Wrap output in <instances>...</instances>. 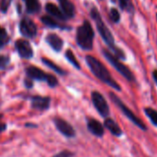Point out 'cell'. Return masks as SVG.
Returning a JSON list of instances; mask_svg holds the SVG:
<instances>
[{"mask_svg":"<svg viewBox=\"0 0 157 157\" xmlns=\"http://www.w3.org/2000/svg\"><path fill=\"white\" fill-rule=\"evenodd\" d=\"M24 83H25V86H26L28 88H30V87H32V86H33L32 81H31V79H30V78H29V79H25Z\"/></svg>","mask_w":157,"mask_h":157,"instance_id":"obj_29","label":"cell"},{"mask_svg":"<svg viewBox=\"0 0 157 157\" xmlns=\"http://www.w3.org/2000/svg\"><path fill=\"white\" fill-rule=\"evenodd\" d=\"M156 20H157V13H156Z\"/></svg>","mask_w":157,"mask_h":157,"instance_id":"obj_35","label":"cell"},{"mask_svg":"<svg viewBox=\"0 0 157 157\" xmlns=\"http://www.w3.org/2000/svg\"><path fill=\"white\" fill-rule=\"evenodd\" d=\"M54 124L57 128V130L63 134L64 136L68 137V138H72L75 137V132L74 130V128L64 120L60 119V118H55L54 119Z\"/></svg>","mask_w":157,"mask_h":157,"instance_id":"obj_9","label":"cell"},{"mask_svg":"<svg viewBox=\"0 0 157 157\" xmlns=\"http://www.w3.org/2000/svg\"><path fill=\"white\" fill-rule=\"evenodd\" d=\"M104 128H106L112 135H114L116 137H120L122 135V131L120 128L119 124L112 119L106 118V120L104 121Z\"/></svg>","mask_w":157,"mask_h":157,"instance_id":"obj_13","label":"cell"},{"mask_svg":"<svg viewBox=\"0 0 157 157\" xmlns=\"http://www.w3.org/2000/svg\"><path fill=\"white\" fill-rule=\"evenodd\" d=\"M51 104L50 98H43V97H32L31 98V107L36 109L44 110L49 109Z\"/></svg>","mask_w":157,"mask_h":157,"instance_id":"obj_11","label":"cell"},{"mask_svg":"<svg viewBox=\"0 0 157 157\" xmlns=\"http://www.w3.org/2000/svg\"><path fill=\"white\" fill-rule=\"evenodd\" d=\"M1 118H2V116H1V115H0V119H1Z\"/></svg>","mask_w":157,"mask_h":157,"instance_id":"obj_34","label":"cell"},{"mask_svg":"<svg viewBox=\"0 0 157 157\" xmlns=\"http://www.w3.org/2000/svg\"><path fill=\"white\" fill-rule=\"evenodd\" d=\"M9 57L5 55H0V69H5L9 63Z\"/></svg>","mask_w":157,"mask_h":157,"instance_id":"obj_26","label":"cell"},{"mask_svg":"<svg viewBox=\"0 0 157 157\" xmlns=\"http://www.w3.org/2000/svg\"><path fill=\"white\" fill-rule=\"evenodd\" d=\"M6 125L5 123H2V124H0V132H4V131L6 130Z\"/></svg>","mask_w":157,"mask_h":157,"instance_id":"obj_31","label":"cell"},{"mask_svg":"<svg viewBox=\"0 0 157 157\" xmlns=\"http://www.w3.org/2000/svg\"><path fill=\"white\" fill-rule=\"evenodd\" d=\"M119 5L122 10L130 12L132 14L134 13V7L132 0H119Z\"/></svg>","mask_w":157,"mask_h":157,"instance_id":"obj_18","label":"cell"},{"mask_svg":"<svg viewBox=\"0 0 157 157\" xmlns=\"http://www.w3.org/2000/svg\"><path fill=\"white\" fill-rule=\"evenodd\" d=\"M20 33L26 38H34L37 34V27L29 18H23L19 23Z\"/></svg>","mask_w":157,"mask_h":157,"instance_id":"obj_7","label":"cell"},{"mask_svg":"<svg viewBox=\"0 0 157 157\" xmlns=\"http://www.w3.org/2000/svg\"><path fill=\"white\" fill-rule=\"evenodd\" d=\"M109 17L111 19V21H113L114 23H119L121 20V14L118 11V9L116 8H111L110 12H109Z\"/></svg>","mask_w":157,"mask_h":157,"instance_id":"obj_23","label":"cell"},{"mask_svg":"<svg viewBox=\"0 0 157 157\" xmlns=\"http://www.w3.org/2000/svg\"><path fill=\"white\" fill-rule=\"evenodd\" d=\"M74 156V154L72 152H69V151H62L61 153L53 155L52 157H73Z\"/></svg>","mask_w":157,"mask_h":157,"instance_id":"obj_27","label":"cell"},{"mask_svg":"<svg viewBox=\"0 0 157 157\" xmlns=\"http://www.w3.org/2000/svg\"><path fill=\"white\" fill-rule=\"evenodd\" d=\"M12 0H1L0 1V10L3 13H6L11 4Z\"/></svg>","mask_w":157,"mask_h":157,"instance_id":"obj_25","label":"cell"},{"mask_svg":"<svg viewBox=\"0 0 157 157\" xmlns=\"http://www.w3.org/2000/svg\"><path fill=\"white\" fill-rule=\"evenodd\" d=\"M103 54L105 56V58L110 63V64L124 77L126 78L128 81L130 82H134L135 81V77L134 75L132 74V72L130 70V68H128L124 63H122L119 58H117L112 52L107 51V50H103Z\"/></svg>","mask_w":157,"mask_h":157,"instance_id":"obj_4","label":"cell"},{"mask_svg":"<svg viewBox=\"0 0 157 157\" xmlns=\"http://www.w3.org/2000/svg\"><path fill=\"white\" fill-rule=\"evenodd\" d=\"M25 2H26V8L28 13L34 14L40 11V4L39 0H25Z\"/></svg>","mask_w":157,"mask_h":157,"instance_id":"obj_17","label":"cell"},{"mask_svg":"<svg viewBox=\"0 0 157 157\" xmlns=\"http://www.w3.org/2000/svg\"><path fill=\"white\" fill-rule=\"evenodd\" d=\"M42 63L45 64V65H47L49 68H51V69H52L54 72H56L57 74H59V75H64L65 74V72L62 69V68H60L58 65H56L54 63H52V61H50V60H48V59H46V58H42Z\"/></svg>","mask_w":157,"mask_h":157,"instance_id":"obj_19","label":"cell"},{"mask_svg":"<svg viewBox=\"0 0 157 157\" xmlns=\"http://www.w3.org/2000/svg\"><path fill=\"white\" fill-rule=\"evenodd\" d=\"M26 74L29 78L38 80V81H46L48 74L44 73L40 68H37L35 66H29L26 69Z\"/></svg>","mask_w":157,"mask_h":157,"instance_id":"obj_10","label":"cell"},{"mask_svg":"<svg viewBox=\"0 0 157 157\" xmlns=\"http://www.w3.org/2000/svg\"><path fill=\"white\" fill-rule=\"evenodd\" d=\"M46 41L56 52H60L63 45V40L56 34H49L46 37Z\"/></svg>","mask_w":157,"mask_h":157,"instance_id":"obj_14","label":"cell"},{"mask_svg":"<svg viewBox=\"0 0 157 157\" xmlns=\"http://www.w3.org/2000/svg\"><path fill=\"white\" fill-rule=\"evenodd\" d=\"M16 49L21 58L30 59L33 56V50L29 42L25 40H17L16 41Z\"/></svg>","mask_w":157,"mask_h":157,"instance_id":"obj_8","label":"cell"},{"mask_svg":"<svg viewBox=\"0 0 157 157\" xmlns=\"http://www.w3.org/2000/svg\"><path fill=\"white\" fill-rule=\"evenodd\" d=\"M109 97H110V98H111V100H112V102H114L116 105H117V107L121 110V112L129 119V121H131L134 125H136L137 127H139L141 130H143V131H146L147 130V127H146V125L143 122V121H141L138 117H136L134 114H133V112L121 101V99L117 96V95H115L113 92H110L109 93Z\"/></svg>","mask_w":157,"mask_h":157,"instance_id":"obj_5","label":"cell"},{"mask_svg":"<svg viewBox=\"0 0 157 157\" xmlns=\"http://www.w3.org/2000/svg\"><path fill=\"white\" fill-rule=\"evenodd\" d=\"M58 1L62 6L63 13L65 16V17L68 18L73 17L75 16V11L74 4L69 0H58Z\"/></svg>","mask_w":157,"mask_h":157,"instance_id":"obj_15","label":"cell"},{"mask_svg":"<svg viewBox=\"0 0 157 157\" xmlns=\"http://www.w3.org/2000/svg\"><path fill=\"white\" fill-rule=\"evenodd\" d=\"M92 102L98 110V112L104 118H107L109 115V107L105 98L98 91H93L91 94Z\"/></svg>","mask_w":157,"mask_h":157,"instance_id":"obj_6","label":"cell"},{"mask_svg":"<svg viewBox=\"0 0 157 157\" xmlns=\"http://www.w3.org/2000/svg\"><path fill=\"white\" fill-rule=\"evenodd\" d=\"M0 40H5L6 41L7 40V34H6V31L4 28L0 27Z\"/></svg>","mask_w":157,"mask_h":157,"instance_id":"obj_28","label":"cell"},{"mask_svg":"<svg viewBox=\"0 0 157 157\" xmlns=\"http://www.w3.org/2000/svg\"><path fill=\"white\" fill-rule=\"evenodd\" d=\"M45 9H46V11H47L49 14H51L52 16H53V17H55L61 19V20H64V19L66 18L65 16L63 15V12H62L54 4H52V3L46 4Z\"/></svg>","mask_w":157,"mask_h":157,"instance_id":"obj_16","label":"cell"},{"mask_svg":"<svg viewBox=\"0 0 157 157\" xmlns=\"http://www.w3.org/2000/svg\"><path fill=\"white\" fill-rule=\"evenodd\" d=\"M144 112L146 116L149 118V120L152 121V123L157 127V110L152 109V108H145Z\"/></svg>","mask_w":157,"mask_h":157,"instance_id":"obj_20","label":"cell"},{"mask_svg":"<svg viewBox=\"0 0 157 157\" xmlns=\"http://www.w3.org/2000/svg\"><path fill=\"white\" fill-rule=\"evenodd\" d=\"M5 43H6V41H5V40H0V49H1V48H3V46L5 45Z\"/></svg>","mask_w":157,"mask_h":157,"instance_id":"obj_32","label":"cell"},{"mask_svg":"<svg viewBox=\"0 0 157 157\" xmlns=\"http://www.w3.org/2000/svg\"><path fill=\"white\" fill-rule=\"evenodd\" d=\"M87 129L97 137H102L104 135V126L95 119H90L87 121Z\"/></svg>","mask_w":157,"mask_h":157,"instance_id":"obj_12","label":"cell"},{"mask_svg":"<svg viewBox=\"0 0 157 157\" xmlns=\"http://www.w3.org/2000/svg\"><path fill=\"white\" fill-rule=\"evenodd\" d=\"M46 82L48 83V85L51 86V87H55L57 85H58V80L55 76H53L52 75H48L47 76V79H46Z\"/></svg>","mask_w":157,"mask_h":157,"instance_id":"obj_24","label":"cell"},{"mask_svg":"<svg viewBox=\"0 0 157 157\" xmlns=\"http://www.w3.org/2000/svg\"><path fill=\"white\" fill-rule=\"evenodd\" d=\"M153 77H154V80H155V82L156 83L157 85V70H155L153 72Z\"/></svg>","mask_w":157,"mask_h":157,"instance_id":"obj_30","label":"cell"},{"mask_svg":"<svg viewBox=\"0 0 157 157\" xmlns=\"http://www.w3.org/2000/svg\"><path fill=\"white\" fill-rule=\"evenodd\" d=\"M41 22H42L44 25H46L47 27L52 28V29L59 27V24H58L54 19H52L51 17H48V16L42 17H41Z\"/></svg>","mask_w":157,"mask_h":157,"instance_id":"obj_22","label":"cell"},{"mask_svg":"<svg viewBox=\"0 0 157 157\" xmlns=\"http://www.w3.org/2000/svg\"><path fill=\"white\" fill-rule=\"evenodd\" d=\"M112 2H116V0H111Z\"/></svg>","mask_w":157,"mask_h":157,"instance_id":"obj_33","label":"cell"},{"mask_svg":"<svg viewBox=\"0 0 157 157\" xmlns=\"http://www.w3.org/2000/svg\"><path fill=\"white\" fill-rule=\"evenodd\" d=\"M95 32L89 21L85 20L76 31V42L80 48L85 51H90L93 48Z\"/></svg>","mask_w":157,"mask_h":157,"instance_id":"obj_3","label":"cell"},{"mask_svg":"<svg viewBox=\"0 0 157 157\" xmlns=\"http://www.w3.org/2000/svg\"><path fill=\"white\" fill-rule=\"evenodd\" d=\"M24 1H25V0H24Z\"/></svg>","mask_w":157,"mask_h":157,"instance_id":"obj_36","label":"cell"},{"mask_svg":"<svg viewBox=\"0 0 157 157\" xmlns=\"http://www.w3.org/2000/svg\"><path fill=\"white\" fill-rule=\"evenodd\" d=\"M86 62L88 67L90 68L91 72L100 81H102L106 85L109 86L114 90H117V91L121 90V87L120 86V85L112 78L109 70L106 68V66L100 61H98L97 58H95L91 55H87L86 57Z\"/></svg>","mask_w":157,"mask_h":157,"instance_id":"obj_2","label":"cell"},{"mask_svg":"<svg viewBox=\"0 0 157 157\" xmlns=\"http://www.w3.org/2000/svg\"><path fill=\"white\" fill-rule=\"evenodd\" d=\"M65 57H66V59H67V60H68V61L76 68V69H80V64H79L78 61L76 60L75 54L73 53V52H72L71 50H67V51H66V52H65Z\"/></svg>","mask_w":157,"mask_h":157,"instance_id":"obj_21","label":"cell"},{"mask_svg":"<svg viewBox=\"0 0 157 157\" xmlns=\"http://www.w3.org/2000/svg\"><path fill=\"white\" fill-rule=\"evenodd\" d=\"M90 16L91 17L95 20L96 22V26L98 29V31L99 32L100 36L102 37V39L104 40V41L107 43V45L109 47V49L113 52V54L121 60H125L126 59V55L124 53V52L120 49L119 47L116 46L115 44V40L114 37L111 33V31L109 29V28L106 26V24L104 23L98 10L97 9V7L93 6L90 10Z\"/></svg>","mask_w":157,"mask_h":157,"instance_id":"obj_1","label":"cell"}]
</instances>
